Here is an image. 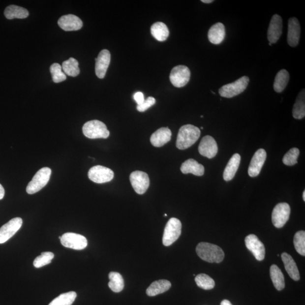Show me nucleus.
Wrapping results in <instances>:
<instances>
[{
  "instance_id": "f257e3e1",
  "label": "nucleus",
  "mask_w": 305,
  "mask_h": 305,
  "mask_svg": "<svg viewBox=\"0 0 305 305\" xmlns=\"http://www.w3.org/2000/svg\"><path fill=\"white\" fill-rule=\"evenodd\" d=\"M201 135L199 128L192 124H186L179 129L176 146L179 150H184L192 146Z\"/></svg>"
},
{
  "instance_id": "f03ea898",
  "label": "nucleus",
  "mask_w": 305,
  "mask_h": 305,
  "mask_svg": "<svg viewBox=\"0 0 305 305\" xmlns=\"http://www.w3.org/2000/svg\"><path fill=\"white\" fill-rule=\"evenodd\" d=\"M196 253L203 260L209 263L222 262L224 253L222 248L214 244L208 243H200L196 247Z\"/></svg>"
},
{
  "instance_id": "7ed1b4c3",
  "label": "nucleus",
  "mask_w": 305,
  "mask_h": 305,
  "mask_svg": "<svg viewBox=\"0 0 305 305\" xmlns=\"http://www.w3.org/2000/svg\"><path fill=\"white\" fill-rule=\"evenodd\" d=\"M83 134L91 139H107L110 132L103 122L98 120L87 122L83 127Z\"/></svg>"
},
{
  "instance_id": "20e7f679",
  "label": "nucleus",
  "mask_w": 305,
  "mask_h": 305,
  "mask_svg": "<svg viewBox=\"0 0 305 305\" xmlns=\"http://www.w3.org/2000/svg\"><path fill=\"white\" fill-rule=\"evenodd\" d=\"M52 170L50 168L43 167L37 171L34 175L32 181H30L26 188V192L29 194H35L44 186L47 185L50 179Z\"/></svg>"
},
{
  "instance_id": "39448f33",
  "label": "nucleus",
  "mask_w": 305,
  "mask_h": 305,
  "mask_svg": "<svg viewBox=\"0 0 305 305\" xmlns=\"http://www.w3.org/2000/svg\"><path fill=\"white\" fill-rule=\"evenodd\" d=\"M249 81V77L246 76H243L237 81L221 87L219 93L221 97L228 98L238 96L246 89Z\"/></svg>"
},
{
  "instance_id": "423d86ee",
  "label": "nucleus",
  "mask_w": 305,
  "mask_h": 305,
  "mask_svg": "<svg viewBox=\"0 0 305 305\" xmlns=\"http://www.w3.org/2000/svg\"><path fill=\"white\" fill-rule=\"evenodd\" d=\"M182 233V223L177 218H171L166 225L162 242L164 245L169 246L177 241Z\"/></svg>"
},
{
  "instance_id": "0eeeda50",
  "label": "nucleus",
  "mask_w": 305,
  "mask_h": 305,
  "mask_svg": "<svg viewBox=\"0 0 305 305\" xmlns=\"http://www.w3.org/2000/svg\"><path fill=\"white\" fill-rule=\"evenodd\" d=\"M190 78V70L188 67L184 65L174 67L170 75L171 83L177 88H182L187 85Z\"/></svg>"
},
{
  "instance_id": "6e6552de",
  "label": "nucleus",
  "mask_w": 305,
  "mask_h": 305,
  "mask_svg": "<svg viewBox=\"0 0 305 305\" xmlns=\"http://www.w3.org/2000/svg\"><path fill=\"white\" fill-rule=\"evenodd\" d=\"M291 214V208L287 203L278 204L274 208L272 213V222L277 228L283 227L288 222Z\"/></svg>"
},
{
  "instance_id": "1a4fd4ad",
  "label": "nucleus",
  "mask_w": 305,
  "mask_h": 305,
  "mask_svg": "<svg viewBox=\"0 0 305 305\" xmlns=\"http://www.w3.org/2000/svg\"><path fill=\"white\" fill-rule=\"evenodd\" d=\"M88 176L91 181L98 184H102L112 181L114 174L109 168L97 165L91 168L88 173Z\"/></svg>"
},
{
  "instance_id": "9d476101",
  "label": "nucleus",
  "mask_w": 305,
  "mask_h": 305,
  "mask_svg": "<svg viewBox=\"0 0 305 305\" xmlns=\"http://www.w3.org/2000/svg\"><path fill=\"white\" fill-rule=\"evenodd\" d=\"M60 240L63 246L75 250H83L88 245L87 240L85 236L70 232L63 234Z\"/></svg>"
},
{
  "instance_id": "9b49d317",
  "label": "nucleus",
  "mask_w": 305,
  "mask_h": 305,
  "mask_svg": "<svg viewBox=\"0 0 305 305\" xmlns=\"http://www.w3.org/2000/svg\"><path fill=\"white\" fill-rule=\"evenodd\" d=\"M129 180L133 189L137 194H144L150 186V178L148 175L143 171H136L132 173L129 176Z\"/></svg>"
},
{
  "instance_id": "f8f14e48",
  "label": "nucleus",
  "mask_w": 305,
  "mask_h": 305,
  "mask_svg": "<svg viewBox=\"0 0 305 305\" xmlns=\"http://www.w3.org/2000/svg\"><path fill=\"white\" fill-rule=\"evenodd\" d=\"M22 218H14L0 228V244L6 243L13 237L21 228Z\"/></svg>"
},
{
  "instance_id": "ddd939ff",
  "label": "nucleus",
  "mask_w": 305,
  "mask_h": 305,
  "mask_svg": "<svg viewBox=\"0 0 305 305\" xmlns=\"http://www.w3.org/2000/svg\"><path fill=\"white\" fill-rule=\"evenodd\" d=\"M245 242L247 248L253 253L257 260H264L266 253L265 247L257 236L251 234L246 236Z\"/></svg>"
},
{
  "instance_id": "4468645a",
  "label": "nucleus",
  "mask_w": 305,
  "mask_h": 305,
  "mask_svg": "<svg viewBox=\"0 0 305 305\" xmlns=\"http://www.w3.org/2000/svg\"><path fill=\"white\" fill-rule=\"evenodd\" d=\"M218 151V145L213 137L208 135L202 139L198 147V152L201 155L212 159L215 157Z\"/></svg>"
},
{
  "instance_id": "2eb2a0df",
  "label": "nucleus",
  "mask_w": 305,
  "mask_h": 305,
  "mask_svg": "<svg viewBox=\"0 0 305 305\" xmlns=\"http://www.w3.org/2000/svg\"><path fill=\"white\" fill-rule=\"evenodd\" d=\"M283 31V21L280 15L274 14L271 20L268 31V39L271 44L276 43L279 40Z\"/></svg>"
},
{
  "instance_id": "dca6fc26",
  "label": "nucleus",
  "mask_w": 305,
  "mask_h": 305,
  "mask_svg": "<svg viewBox=\"0 0 305 305\" xmlns=\"http://www.w3.org/2000/svg\"><path fill=\"white\" fill-rule=\"evenodd\" d=\"M266 158V152L264 149H259L255 152L248 168V174L250 177H256L260 174Z\"/></svg>"
},
{
  "instance_id": "f3484780",
  "label": "nucleus",
  "mask_w": 305,
  "mask_h": 305,
  "mask_svg": "<svg viewBox=\"0 0 305 305\" xmlns=\"http://www.w3.org/2000/svg\"><path fill=\"white\" fill-rule=\"evenodd\" d=\"M110 60H111V55L107 49L101 51L97 58L95 59L96 61L95 72L98 78H104L110 63Z\"/></svg>"
},
{
  "instance_id": "a211bd4d",
  "label": "nucleus",
  "mask_w": 305,
  "mask_h": 305,
  "mask_svg": "<svg viewBox=\"0 0 305 305\" xmlns=\"http://www.w3.org/2000/svg\"><path fill=\"white\" fill-rule=\"evenodd\" d=\"M59 26L66 31H72L81 29L83 22L81 19L75 15L68 14L61 17L58 21Z\"/></svg>"
},
{
  "instance_id": "6ab92c4d",
  "label": "nucleus",
  "mask_w": 305,
  "mask_h": 305,
  "mask_svg": "<svg viewBox=\"0 0 305 305\" xmlns=\"http://www.w3.org/2000/svg\"><path fill=\"white\" fill-rule=\"evenodd\" d=\"M288 26V44L292 47H295L300 41L301 27L299 21L296 18H290Z\"/></svg>"
},
{
  "instance_id": "aec40b11",
  "label": "nucleus",
  "mask_w": 305,
  "mask_h": 305,
  "mask_svg": "<svg viewBox=\"0 0 305 305\" xmlns=\"http://www.w3.org/2000/svg\"><path fill=\"white\" fill-rule=\"evenodd\" d=\"M172 133L168 127H162L152 133L151 137V143L155 147H161L171 139Z\"/></svg>"
},
{
  "instance_id": "412c9836",
  "label": "nucleus",
  "mask_w": 305,
  "mask_h": 305,
  "mask_svg": "<svg viewBox=\"0 0 305 305\" xmlns=\"http://www.w3.org/2000/svg\"><path fill=\"white\" fill-rule=\"evenodd\" d=\"M226 36V30L222 23L213 25L208 32V39L211 43L218 45L222 43Z\"/></svg>"
},
{
  "instance_id": "4be33fe9",
  "label": "nucleus",
  "mask_w": 305,
  "mask_h": 305,
  "mask_svg": "<svg viewBox=\"0 0 305 305\" xmlns=\"http://www.w3.org/2000/svg\"><path fill=\"white\" fill-rule=\"evenodd\" d=\"M181 170L184 174H192L198 177L203 176L205 173L204 166L193 159H189L183 163Z\"/></svg>"
},
{
  "instance_id": "5701e85b",
  "label": "nucleus",
  "mask_w": 305,
  "mask_h": 305,
  "mask_svg": "<svg viewBox=\"0 0 305 305\" xmlns=\"http://www.w3.org/2000/svg\"><path fill=\"white\" fill-rule=\"evenodd\" d=\"M241 156L238 153H236L229 161L225 168L223 173V179L225 181H230L235 176V174L239 169Z\"/></svg>"
},
{
  "instance_id": "b1692460",
  "label": "nucleus",
  "mask_w": 305,
  "mask_h": 305,
  "mask_svg": "<svg viewBox=\"0 0 305 305\" xmlns=\"http://www.w3.org/2000/svg\"><path fill=\"white\" fill-rule=\"evenodd\" d=\"M281 259L289 276L293 280L299 281L300 279L299 271L291 255L287 253H283L281 254Z\"/></svg>"
},
{
  "instance_id": "393cba45",
  "label": "nucleus",
  "mask_w": 305,
  "mask_h": 305,
  "mask_svg": "<svg viewBox=\"0 0 305 305\" xmlns=\"http://www.w3.org/2000/svg\"><path fill=\"white\" fill-rule=\"evenodd\" d=\"M171 284L167 280H159L155 281L147 289V295L152 297L162 294L169 290Z\"/></svg>"
},
{
  "instance_id": "a878e982",
  "label": "nucleus",
  "mask_w": 305,
  "mask_h": 305,
  "mask_svg": "<svg viewBox=\"0 0 305 305\" xmlns=\"http://www.w3.org/2000/svg\"><path fill=\"white\" fill-rule=\"evenodd\" d=\"M293 117L297 120H302L305 116V89L301 91L296 98L293 108Z\"/></svg>"
},
{
  "instance_id": "bb28decb",
  "label": "nucleus",
  "mask_w": 305,
  "mask_h": 305,
  "mask_svg": "<svg viewBox=\"0 0 305 305\" xmlns=\"http://www.w3.org/2000/svg\"><path fill=\"white\" fill-rule=\"evenodd\" d=\"M151 33L156 40L164 41L167 40L170 32L169 29L164 23L158 22L152 26Z\"/></svg>"
},
{
  "instance_id": "cd10ccee",
  "label": "nucleus",
  "mask_w": 305,
  "mask_h": 305,
  "mask_svg": "<svg viewBox=\"0 0 305 305\" xmlns=\"http://www.w3.org/2000/svg\"><path fill=\"white\" fill-rule=\"evenodd\" d=\"M270 276L274 288L277 291H281L285 288V280L284 274L281 270L275 265L270 268Z\"/></svg>"
},
{
  "instance_id": "c85d7f7f",
  "label": "nucleus",
  "mask_w": 305,
  "mask_h": 305,
  "mask_svg": "<svg viewBox=\"0 0 305 305\" xmlns=\"http://www.w3.org/2000/svg\"><path fill=\"white\" fill-rule=\"evenodd\" d=\"M289 72L284 69L277 72L274 79V89L277 93H281L287 87L289 81Z\"/></svg>"
},
{
  "instance_id": "c756f323",
  "label": "nucleus",
  "mask_w": 305,
  "mask_h": 305,
  "mask_svg": "<svg viewBox=\"0 0 305 305\" xmlns=\"http://www.w3.org/2000/svg\"><path fill=\"white\" fill-rule=\"evenodd\" d=\"M4 15L8 20H13L14 18H26L28 17L29 13L28 10L24 7L12 5L6 7Z\"/></svg>"
},
{
  "instance_id": "7c9ffc66",
  "label": "nucleus",
  "mask_w": 305,
  "mask_h": 305,
  "mask_svg": "<svg viewBox=\"0 0 305 305\" xmlns=\"http://www.w3.org/2000/svg\"><path fill=\"white\" fill-rule=\"evenodd\" d=\"M110 281L109 287L114 292L119 293L122 291L124 287V282L123 277L120 273L111 272L109 274Z\"/></svg>"
},
{
  "instance_id": "2f4dec72",
  "label": "nucleus",
  "mask_w": 305,
  "mask_h": 305,
  "mask_svg": "<svg viewBox=\"0 0 305 305\" xmlns=\"http://www.w3.org/2000/svg\"><path fill=\"white\" fill-rule=\"evenodd\" d=\"M62 68L64 74L72 77H75L80 73L78 61L72 57L64 61Z\"/></svg>"
},
{
  "instance_id": "473e14b6",
  "label": "nucleus",
  "mask_w": 305,
  "mask_h": 305,
  "mask_svg": "<svg viewBox=\"0 0 305 305\" xmlns=\"http://www.w3.org/2000/svg\"><path fill=\"white\" fill-rule=\"evenodd\" d=\"M76 296L77 295L75 292L64 293L56 297L49 305H72Z\"/></svg>"
},
{
  "instance_id": "72a5a7b5",
  "label": "nucleus",
  "mask_w": 305,
  "mask_h": 305,
  "mask_svg": "<svg viewBox=\"0 0 305 305\" xmlns=\"http://www.w3.org/2000/svg\"><path fill=\"white\" fill-rule=\"evenodd\" d=\"M195 281L198 287L205 290H211L215 287L214 280L207 274H198L195 277Z\"/></svg>"
},
{
  "instance_id": "f704fd0d",
  "label": "nucleus",
  "mask_w": 305,
  "mask_h": 305,
  "mask_svg": "<svg viewBox=\"0 0 305 305\" xmlns=\"http://www.w3.org/2000/svg\"><path fill=\"white\" fill-rule=\"evenodd\" d=\"M53 81L55 83H59L65 81L66 75L64 73L62 66L59 63H55L50 67Z\"/></svg>"
},
{
  "instance_id": "c9c22d12",
  "label": "nucleus",
  "mask_w": 305,
  "mask_h": 305,
  "mask_svg": "<svg viewBox=\"0 0 305 305\" xmlns=\"http://www.w3.org/2000/svg\"><path fill=\"white\" fill-rule=\"evenodd\" d=\"M295 249L301 255H305V232L300 231L297 232L293 240Z\"/></svg>"
},
{
  "instance_id": "e433bc0d",
  "label": "nucleus",
  "mask_w": 305,
  "mask_h": 305,
  "mask_svg": "<svg viewBox=\"0 0 305 305\" xmlns=\"http://www.w3.org/2000/svg\"><path fill=\"white\" fill-rule=\"evenodd\" d=\"M300 150L298 148H293L285 154L283 159V162L286 166H294L298 162Z\"/></svg>"
},
{
  "instance_id": "4c0bfd02",
  "label": "nucleus",
  "mask_w": 305,
  "mask_h": 305,
  "mask_svg": "<svg viewBox=\"0 0 305 305\" xmlns=\"http://www.w3.org/2000/svg\"><path fill=\"white\" fill-rule=\"evenodd\" d=\"M55 255L52 252L42 253L39 256L37 257L33 261V266L36 268H40L45 265L51 264Z\"/></svg>"
},
{
  "instance_id": "58836bf2",
  "label": "nucleus",
  "mask_w": 305,
  "mask_h": 305,
  "mask_svg": "<svg viewBox=\"0 0 305 305\" xmlns=\"http://www.w3.org/2000/svg\"><path fill=\"white\" fill-rule=\"evenodd\" d=\"M155 99L152 97H149L147 100H145L142 104L137 105V110L140 112H146L151 107L155 104Z\"/></svg>"
},
{
  "instance_id": "ea45409f",
  "label": "nucleus",
  "mask_w": 305,
  "mask_h": 305,
  "mask_svg": "<svg viewBox=\"0 0 305 305\" xmlns=\"http://www.w3.org/2000/svg\"><path fill=\"white\" fill-rule=\"evenodd\" d=\"M133 98H134L137 105L142 104L145 101L144 95L141 92H137L133 96Z\"/></svg>"
},
{
  "instance_id": "a19ab883",
  "label": "nucleus",
  "mask_w": 305,
  "mask_h": 305,
  "mask_svg": "<svg viewBox=\"0 0 305 305\" xmlns=\"http://www.w3.org/2000/svg\"><path fill=\"white\" fill-rule=\"evenodd\" d=\"M5 196V189L1 184H0V200H2Z\"/></svg>"
},
{
  "instance_id": "79ce46f5",
  "label": "nucleus",
  "mask_w": 305,
  "mask_h": 305,
  "mask_svg": "<svg viewBox=\"0 0 305 305\" xmlns=\"http://www.w3.org/2000/svg\"><path fill=\"white\" fill-rule=\"evenodd\" d=\"M220 305H232L230 301L224 300L221 302Z\"/></svg>"
},
{
  "instance_id": "37998d69",
  "label": "nucleus",
  "mask_w": 305,
  "mask_h": 305,
  "mask_svg": "<svg viewBox=\"0 0 305 305\" xmlns=\"http://www.w3.org/2000/svg\"><path fill=\"white\" fill-rule=\"evenodd\" d=\"M201 2L205 3H211L214 2V1H213V0H202Z\"/></svg>"
},
{
  "instance_id": "c03bdc74",
  "label": "nucleus",
  "mask_w": 305,
  "mask_h": 305,
  "mask_svg": "<svg viewBox=\"0 0 305 305\" xmlns=\"http://www.w3.org/2000/svg\"><path fill=\"white\" fill-rule=\"evenodd\" d=\"M303 200H304V201H305V190H304V192H303Z\"/></svg>"
},
{
  "instance_id": "a18cd8bd",
  "label": "nucleus",
  "mask_w": 305,
  "mask_h": 305,
  "mask_svg": "<svg viewBox=\"0 0 305 305\" xmlns=\"http://www.w3.org/2000/svg\"><path fill=\"white\" fill-rule=\"evenodd\" d=\"M269 45H270V46H272V44H271V43H269Z\"/></svg>"
},
{
  "instance_id": "49530a36",
  "label": "nucleus",
  "mask_w": 305,
  "mask_h": 305,
  "mask_svg": "<svg viewBox=\"0 0 305 305\" xmlns=\"http://www.w3.org/2000/svg\"><path fill=\"white\" fill-rule=\"evenodd\" d=\"M203 117H204V116H201V118H203Z\"/></svg>"
},
{
  "instance_id": "de8ad7c7",
  "label": "nucleus",
  "mask_w": 305,
  "mask_h": 305,
  "mask_svg": "<svg viewBox=\"0 0 305 305\" xmlns=\"http://www.w3.org/2000/svg\"><path fill=\"white\" fill-rule=\"evenodd\" d=\"M61 236H59V239H61Z\"/></svg>"
},
{
  "instance_id": "09e8293b",
  "label": "nucleus",
  "mask_w": 305,
  "mask_h": 305,
  "mask_svg": "<svg viewBox=\"0 0 305 305\" xmlns=\"http://www.w3.org/2000/svg\"><path fill=\"white\" fill-rule=\"evenodd\" d=\"M165 216H167V215L166 214H165Z\"/></svg>"
},
{
  "instance_id": "8fccbe9b",
  "label": "nucleus",
  "mask_w": 305,
  "mask_h": 305,
  "mask_svg": "<svg viewBox=\"0 0 305 305\" xmlns=\"http://www.w3.org/2000/svg\"><path fill=\"white\" fill-rule=\"evenodd\" d=\"M203 128H204L203 127H201V129H203Z\"/></svg>"
}]
</instances>
